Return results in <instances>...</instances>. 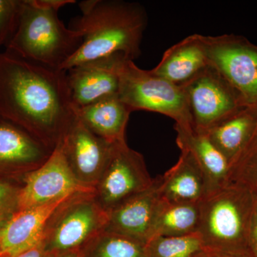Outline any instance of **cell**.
<instances>
[{
	"label": "cell",
	"instance_id": "18",
	"mask_svg": "<svg viewBox=\"0 0 257 257\" xmlns=\"http://www.w3.org/2000/svg\"><path fill=\"white\" fill-rule=\"evenodd\" d=\"M177 143L180 150L190 152L207 179L209 194L229 184L230 165L204 133L194 128L175 125Z\"/></svg>",
	"mask_w": 257,
	"mask_h": 257
},
{
	"label": "cell",
	"instance_id": "21",
	"mask_svg": "<svg viewBox=\"0 0 257 257\" xmlns=\"http://www.w3.org/2000/svg\"><path fill=\"white\" fill-rule=\"evenodd\" d=\"M200 204L167 202L161 198L154 216L150 239L155 236H180L197 233Z\"/></svg>",
	"mask_w": 257,
	"mask_h": 257
},
{
	"label": "cell",
	"instance_id": "19",
	"mask_svg": "<svg viewBox=\"0 0 257 257\" xmlns=\"http://www.w3.org/2000/svg\"><path fill=\"white\" fill-rule=\"evenodd\" d=\"M207 64L201 35H190L171 47L152 72L174 84L187 82Z\"/></svg>",
	"mask_w": 257,
	"mask_h": 257
},
{
	"label": "cell",
	"instance_id": "3",
	"mask_svg": "<svg viewBox=\"0 0 257 257\" xmlns=\"http://www.w3.org/2000/svg\"><path fill=\"white\" fill-rule=\"evenodd\" d=\"M74 0H23L18 28L7 52L54 69H61L82 43L79 32L59 18L61 8Z\"/></svg>",
	"mask_w": 257,
	"mask_h": 257
},
{
	"label": "cell",
	"instance_id": "29",
	"mask_svg": "<svg viewBox=\"0 0 257 257\" xmlns=\"http://www.w3.org/2000/svg\"><path fill=\"white\" fill-rule=\"evenodd\" d=\"M196 257H253L251 256H241V255L232 254V253L220 252L204 248Z\"/></svg>",
	"mask_w": 257,
	"mask_h": 257
},
{
	"label": "cell",
	"instance_id": "10",
	"mask_svg": "<svg viewBox=\"0 0 257 257\" xmlns=\"http://www.w3.org/2000/svg\"><path fill=\"white\" fill-rule=\"evenodd\" d=\"M21 179L18 210L58 202L77 193L94 192L74 177L58 144L41 166Z\"/></svg>",
	"mask_w": 257,
	"mask_h": 257
},
{
	"label": "cell",
	"instance_id": "7",
	"mask_svg": "<svg viewBox=\"0 0 257 257\" xmlns=\"http://www.w3.org/2000/svg\"><path fill=\"white\" fill-rule=\"evenodd\" d=\"M207 64L214 67L246 105L257 104V45L240 35H201Z\"/></svg>",
	"mask_w": 257,
	"mask_h": 257
},
{
	"label": "cell",
	"instance_id": "26",
	"mask_svg": "<svg viewBox=\"0 0 257 257\" xmlns=\"http://www.w3.org/2000/svg\"><path fill=\"white\" fill-rule=\"evenodd\" d=\"M21 186L0 179V214L12 215L18 210V197Z\"/></svg>",
	"mask_w": 257,
	"mask_h": 257
},
{
	"label": "cell",
	"instance_id": "22",
	"mask_svg": "<svg viewBox=\"0 0 257 257\" xmlns=\"http://www.w3.org/2000/svg\"><path fill=\"white\" fill-rule=\"evenodd\" d=\"M78 257H147L146 244L116 233L103 231L77 252Z\"/></svg>",
	"mask_w": 257,
	"mask_h": 257
},
{
	"label": "cell",
	"instance_id": "32",
	"mask_svg": "<svg viewBox=\"0 0 257 257\" xmlns=\"http://www.w3.org/2000/svg\"><path fill=\"white\" fill-rule=\"evenodd\" d=\"M0 256H1V247H0Z\"/></svg>",
	"mask_w": 257,
	"mask_h": 257
},
{
	"label": "cell",
	"instance_id": "27",
	"mask_svg": "<svg viewBox=\"0 0 257 257\" xmlns=\"http://www.w3.org/2000/svg\"><path fill=\"white\" fill-rule=\"evenodd\" d=\"M248 246L253 257H257V193L255 192L254 203L248 236Z\"/></svg>",
	"mask_w": 257,
	"mask_h": 257
},
{
	"label": "cell",
	"instance_id": "2",
	"mask_svg": "<svg viewBox=\"0 0 257 257\" xmlns=\"http://www.w3.org/2000/svg\"><path fill=\"white\" fill-rule=\"evenodd\" d=\"M79 8L81 15L69 28L81 34L82 43L61 69L119 54L131 60L140 55L148 23L143 5L123 0H84Z\"/></svg>",
	"mask_w": 257,
	"mask_h": 257
},
{
	"label": "cell",
	"instance_id": "17",
	"mask_svg": "<svg viewBox=\"0 0 257 257\" xmlns=\"http://www.w3.org/2000/svg\"><path fill=\"white\" fill-rule=\"evenodd\" d=\"M75 111L78 119L96 136L111 144L126 142V126L133 111L118 94L77 108Z\"/></svg>",
	"mask_w": 257,
	"mask_h": 257
},
{
	"label": "cell",
	"instance_id": "14",
	"mask_svg": "<svg viewBox=\"0 0 257 257\" xmlns=\"http://www.w3.org/2000/svg\"><path fill=\"white\" fill-rule=\"evenodd\" d=\"M161 177L147 190L134 196L108 213L104 231L123 235L144 243L151 237L152 222L161 199Z\"/></svg>",
	"mask_w": 257,
	"mask_h": 257
},
{
	"label": "cell",
	"instance_id": "31",
	"mask_svg": "<svg viewBox=\"0 0 257 257\" xmlns=\"http://www.w3.org/2000/svg\"><path fill=\"white\" fill-rule=\"evenodd\" d=\"M60 257H78L77 253H70V254L64 255V256Z\"/></svg>",
	"mask_w": 257,
	"mask_h": 257
},
{
	"label": "cell",
	"instance_id": "30",
	"mask_svg": "<svg viewBox=\"0 0 257 257\" xmlns=\"http://www.w3.org/2000/svg\"><path fill=\"white\" fill-rule=\"evenodd\" d=\"M10 216L11 215H6V214H0V231H1L3 226H4L5 223H6L7 221L9 219Z\"/></svg>",
	"mask_w": 257,
	"mask_h": 257
},
{
	"label": "cell",
	"instance_id": "28",
	"mask_svg": "<svg viewBox=\"0 0 257 257\" xmlns=\"http://www.w3.org/2000/svg\"><path fill=\"white\" fill-rule=\"evenodd\" d=\"M14 257H51L47 252L42 241L36 246L30 249L26 250L23 252L19 253Z\"/></svg>",
	"mask_w": 257,
	"mask_h": 257
},
{
	"label": "cell",
	"instance_id": "8",
	"mask_svg": "<svg viewBox=\"0 0 257 257\" xmlns=\"http://www.w3.org/2000/svg\"><path fill=\"white\" fill-rule=\"evenodd\" d=\"M181 86L187 97L193 127L199 133H205L225 118L247 106L239 93L208 64Z\"/></svg>",
	"mask_w": 257,
	"mask_h": 257
},
{
	"label": "cell",
	"instance_id": "15",
	"mask_svg": "<svg viewBox=\"0 0 257 257\" xmlns=\"http://www.w3.org/2000/svg\"><path fill=\"white\" fill-rule=\"evenodd\" d=\"M68 198L12 214L0 231V257H14L41 242L51 216Z\"/></svg>",
	"mask_w": 257,
	"mask_h": 257
},
{
	"label": "cell",
	"instance_id": "13",
	"mask_svg": "<svg viewBox=\"0 0 257 257\" xmlns=\"http://www.w3.org/2000/svg\"><path fill=\"white\" fill-rule=\"evenodd\" d=\"M51 150L22 128L0 117V179H22L50 156Z\"/></svg>",
	"mask_w": 257,
	"mask_h": 257
},
{
	"label": "cell",
	"instance_id": "23",
	"mask_svg": "<svg viewBox=\"0 0 257 257\" xmlns=\"http://www.w3.org/2000/svg\"><path fill=\"white\" fill-rule=\"evenodd\" d=\"M204 248L198 233L180 236H155L146 243L147 257H196Z\"/></svg>",
	"mask_w": 257,
	"mask_h": 257
},
{
	"label": "cell",
	"instance_id": "24",
	"mask_svg": "<svg viewBox=\"0 0 257 257\" xmlns=\"http://www.w3.org/2000/svg\"><path fill=\"white\" fill-rule=\"evenodd\" d=\"M229 184H238L257 192V126L230 165Z\"/></svg>",
	"mask_w": 257,
	"mask_h": 257
},
{
	"label": "cell",
	"instance_id": "20",
	"mask_svg": "<svg viewBox=\"0 0 257 257\" xmlns=\"http://www.w3.org/2000/svg\"><path fill=\"white\" fill-rule=\"evenodd\" d=\"M256 126L257 104H255L243 106L205 133L230 165L248 143Z\"/></svg>",
	"mask_w": 257,
	"mask_h": 257
},
{
	"label": "cell",
	"instance_id": "5",
	"mask_svg": "<svg viewBox=\"0 0 257 257\" xmlns=\"http://www.w3.org/2000/svg\"><path fill=\"white\" fill-rule=\"evenodd\" d=\"M108 214L96 200L94 192L68 198L51 216L42 244L51 257L77 253L105 229Z\"/></svg>",
	"mask_w": 257,
	"mask_h": 257
},
{
	"label": "cell",
	"instance_id": "33",
	"mask_svg": "<svg viewBox=\"0 0 257 257\" xmlns=\"http://www.w3.org/2000/svg\"><path fill=\"white\" fill-rule=\"evenodd\" d=\"M256 193H257V192H256Z\"/></svg>",
	"mask_w": 257,
	"mask_h": 257
},
{
	"label": "cell",
	"instance_id": "11",
	"mask_svg": "<svg viewBox=\"0 0 257 257\" xmlns=\"http://www.w3.org/2000/svg\"><path fill=\"white\" fill-rule=\"evenodd\" d=\"M58 145L79 183L94 190L114 144L96 136L77 116Z\"/></svg>",
	"mask_w": 257,
	"mask_h": 257
},
{
	"label": "cell",
	"instance_id": "16",
	"mask_svg": "<svg viewBox=\"0 0 257 257\" xmlns=\"http://www.w3.org/2000/svg\"><path fill=\"white\" fill-rule=\"evenodd\" d=\"M181 151L177 163L161 177V198L171 202H201L209 194L207 179L190 152Z\"/></svg>",
	"mask_w": 257,
	"mask_h": 257
},
{
	"label": "cell",
	"instance_id": "4",
	"mask_svg": "<svg viewBox=\"0 0 257 257\" xmlns=\"http://www.w3.org/2000/svg\"><path fill=\"white\" fill-rule=\"evenodd\" d=\"M254 199V192L235 184L208 194L201 202L197 231L204 248L253 256L248 236Z\"/></svg>",
	"mask_w": 257,
	"mask_h": 257
},
{
	"label": "cell",
	"instance_id": "12",
	"mask_svg": "<svg viewBox=\"0 0 257 257\" xmlns=\"http://www.w3.org/2000/svg\"><path fill=\"white\" fill-rule=\"evenodd\" d=\"M123 55L84 62L66 70L67 82L75 109L119 92L120 64Z\"/></svg>",
	"mask_w": 257,
	"mask_h": 257
},
{
	"label": "cell",
	"instance_id": "9",
	"mask_svg": "<svg viewBox=\"0 0 257 257\" xmlns=\"http://www.w3.org/2000/svg\"><path fill=\"white\" fill-rule=\"evenodd\" d=\"M154 181L141 154L128 147L126 142L115 143L94 187V197L108 214L125 201L150 188Z\"/></svg>",
	"mask_w": 257,
	"mask_h": 257
},
{
	"label": "cell",
	"instance_id": "1",
	"mask_svg": "<svg viewBox=\"0 0 257 257\" xmlns=\"http://www.w3.org/2000/svg\"><path fill=\"white\" fill-rule=\"evenodd\" d=\"M0 117L53 150L77 117L66 71L0 53Z\"/></svg>",
	"mask_w": 257,
	"mask_h": 257
},
{
	"label": "cell",
	"instance_id": "25",
	"mask_svg": "<svg viewBox=\"0 0 257 257\" xmlns=\"http://www.w3.org/2000/svg\"><path fill=\"white\" fill-rule=\"evenodd\" d=\"M23 0H0V47L8 46L18 28Z\"/></svg>",
	"mask_w": 257,
	"mask_h": 257
},
{
	"label": "cell",
	"instance_id": "6",
	"mask_svg": "<svg viewBox=\"0 0 257 257\" xmlns=\"http://www.w3.org/2000/svg\"><path fill=\"white\" fill-rule=\"evenodd\" d=\"M119 76L118 96L132 111L160 113L175 120L176 125L194 128L182 86L140 69L128 58L120 64Z\"/></svg>",
	"mask_w": 257,
	"mask_h": 257
}]
</instances>
